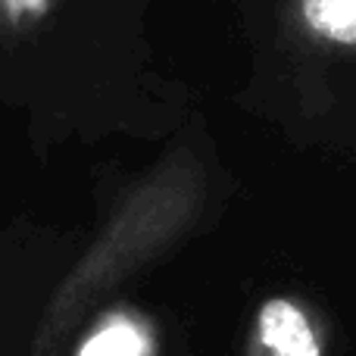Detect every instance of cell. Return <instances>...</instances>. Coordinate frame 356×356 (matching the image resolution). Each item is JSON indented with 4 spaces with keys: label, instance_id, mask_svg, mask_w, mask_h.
Listing matches in <instances>:
<instances>
[{
    "label": "cell",
    "instance_id": "cell-1",
    "mask_svg": "<svg viewBox=\"0 0 356 356\" xmlns=\"http://www.w3.org/2000/svg\"><path fill=\"white\" fill-rule=\"evenodd\" d=\"M203 197V172L191 156H169L113 213L100 238L85 250L66 282L50 297L31 356H56L97 297L129 272L169 247L194 219Z\"/></svg>",
    "mask_w": 356,
    "mask_h": 356
},
{
    "label": "cell",
    "instance_id": "cell-2",
    "mask_svg": "<svg viewBox=\"0 0 356 356\" xmlns=\"http://www.w3.org/2000/svg\"><path fill=\"white\" fill-rule=\"evenodd\" d=\"M328 332L313 307L288 294L266 297L247 332L244 356H325Z\"/></svg>",
    "mask_w": 356,
    "mask_h": 356
},
{
    "label": "cell",
    "instance_id": "cell-3",
    "mask_svg": "<svg viewBox=\"0 0 356 356\" xmlns=\"http://www.w3.org/2000/svg\"><path fill=\"white\" fill-rule=\"evenodd\" d=\"M294 22L309 41L356 54V0H291Z\"/></svg>",
    "mask_w": 356,
    "mask_h": 356
},
{
    "label": "cell",
    "instance_id": "cell-4",
    "mask_svg": "<svg viewBox=\"0 0 356 356\" xmlns=\"http://www.w3.org/2000/svg\"><path fill=\"white\" fill-rule=\"evenodd\" d=\"M79 356H156V334L147 319L129 309L104 316Z\"/></svg>",
    "mask_w": 356,
    "mask_h": 356
},
{
    "label": "cell",
    "instance_id": "cell-5",
    "mask_svg": "<svg viewBox=\"0 0 356 356\" xmlns=\"http://www.w3.org/2000/svg\"><path fill=\"white\" fill-rule=\"evenodd\" d=\"M54 0H0V16L6 25L38 22Z\"/></svg>",
    "mask_w": 356,
    "mask_h": 356
}]
</instances>
